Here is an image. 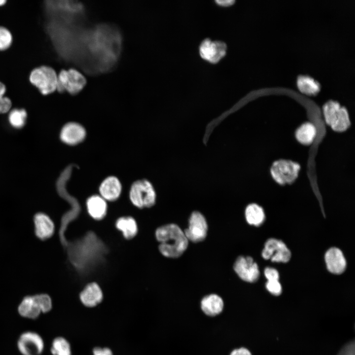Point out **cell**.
Returning a JSON list of instances; mask_svg holds the SVG:
<instances>
[{
    "instance_id": "1",
    "label": "cell",
    "mask_w": 355,
    "mask_h": 355,
    "mask_svg": "<svg viewBox=\"0 0 355 355\" xmlns=\"http://www.w3.org/2000/svg\"><path fill=\"white\" fill-rule=\"evenodd\" d=\"M119 31L107 24L85 29L83 38V63L88 72H104L116 63L121 48Z\"/></svg>"
},
{
    "instance_id": "2",
    "label": "cell",
    "mask_w": 355,
    "mask_h": 355,
    "mask_svg": "<svg viewBox=\"0 0 355 355\" xmlns=\"http://www.w3.org/2000/svg\"><path fill=\"white\" fill-rule=\"evenodd\" d=\"M155 236L159 243V252L167 258H177L181 256L188 246L189 241L183 230L175 223L158 227L155 231Z\"/></svg>"
},
{
    "instance_id": "3",
    "label": "cell",
    "mask_w": 355,
    "mask_h": 355,
    "mask_svg": "<svg viewBox=\"0 0 355 355\" xmlns=\"http://www.w3.org/2000/svg\"><path fill=\"white\" fill-rule=\"evenodd\" d=\"M323 113L325 123L333 132L342 133L350 128L351 122L348 111L338 102L330 100L325 103Z\"/></svg>"
},
{
    "instance_id": "4",
    "label": "cell",
    "mask_w": 355,
    "mask_h": 355,
    "mask_svg": "<svg viewBox=\"0 0 355 355\" xmlns=\"http://www.w3.org/2000/svg\"><path fill=\"white\" fill-rule=\"evenodd\" d=\"M29 80L42 95L47 96L56 91L58 74L51 66L42 65L31 71Z\"/></svg>"
},
{
    "instance_id": "5",
    "label": "cell",
    "mask_w": 355,
    "mask_h": 355,
    "mask_svg": "<svg viewBox=\"0 0 355 355\" xmlns=\"http://www.w3.org/2000/svg\"><path fill=\"white\" fill-rule=\"evenodd\" d=\"M301 165L297 162L281 159L273 162L270 174L273 180L281 186L293 184L297 179Z\"/></svg>"
},
{
    "instance_id": "6",
    "label": "cell",
    "mask_w": 355,
    "mask_h": 355,
    "mask_svg": "<svg viewBox=\"0 0 355 355\" xmlns=\"http://www.w3.org/2000/svg\"><path fill=\"white\" fill-rule=\"evenodd\" d=\"M129 198L132 204L137 208H149L155 204L156 193L149 181L145 179H140L132 185Z\"/></svg>"
},
{
    "instance_id": "7",
    "label": "cell",
    "mask_w": 355,
    "mask_h": 355,
    "mask_svg": "<svg viewBox=\"0 0 355 355\" xmlns=\"http://www.w3.org/2000/svg\"><path fill=\"white\" fill-rule=\"evenodd\" d=\"M85 76L74 69H62L58 74L56 91L62 93L67 92L74 95L79 93L86 84Z\"/></svg>"
},
{
    "instance_id": "8",
    "label": "cell",
    "mask_w": 355,
    "mask_h": 355,
    "mask_svg": "<svg viewBox=\"0 0 355 355\" xmlns=\"http://www.w3.org/2000/svg\"><path fill=\"white\" fill-rule=\"evenodd\" d=\"M208 225L204 215L200 212L193 211L188 220V227L183 230L188 241L199 243L207 237Z\"/></svg>"
},
{
    "instance_id": "9",
    "label": "cell",
    "mask_w": 355,
    "mask_h": 355,
    "mask_svg": "<svg viewBox=\"0 0 355 355\" xmlns=\"http://www.w3.org/2000/svg\"><path fill=\"white\" fill-rule=\"evenodd\" d=\"M17 345L22 355H39L44 348V341L41 336L31 331L24 332L20 335Z\"/></svg>"
},
{
    "instance_id": "10",
    "label": "cell",
    "mask_w": 355,
    "mask_h": 355,
    "mask_svg": "<svg viewBox=\"0 0 355 355\" xmlns=\"http://www.w3.org/2000/svg\"><path fill=\"white\" fill-rule=\"evenodd\" d=\"M233 269L241 280L248 283L256 282L260 276L257 263L248 256L238 257L234 263Z\"/></svg>"
},
{
    "instance_id": "11",
    "label": "cell",
    "mask_w": 355,
    "mask_h": 355,
    "mask_svg": "<svg viewBox=\"0 0 355 355\" xmlns=\"http://www.w3.org/2000/svg\"><path fill=\"white\" fill-rule=\"evenodd\" d=\"M262 256L264 259H271L272 262L286 263L290 260L291 254L283 242L271 238L265 243Z\"/></svg>"
},
{
    "instance_id": "12",
    "label": "cell",
    "mask_w": 355,
    "mask_h": 355,
    "mask_svg": "<svg viewBox=\"0 0 355 355\" xmlns=\"http://www.w3.org/2000/svg\"><path fill=\"white\" fill-rule=\"evenodd\" d=\"M226 44L220 40L212 41L205 39L199 47L200 56L204 59L212 63L218 62L226 54Z\"/></svg>"
},
{
    "instance_id": "13",
    "label": "cell",
    "mask_w": 355,
    "mask_h": 355,
    "mask_svg": "<svg viewBox=\"0 0 355 355\" xmlns=\"http://www.w3.org/2000/svg\"><path fill=\"white\" fill-rule=\"evenodd\" d=\"M36 236L44 241L51 238L55 233V226L51 218L43 213L35 214L33 218Z\"/></svg>"
},
{
    "instance_id": "14",
    "label": "cell",
    "mask_w": 355,
    "mask_h": 355,
    "mask_svg": "<svg viewBox=\"0 0 355 355\" xmlns=\"http://www.w3.org/2000/svg\"><path fill=\"white\" fill-rule=\"evenodd\" d=\"M201 312L207 317L214 318L223 311L225 303L222 298L216 293L204 296L200 304Z\"/></svg>"
},
{
    "instance_id": "15",
    "label": "cell",
    "mask_w": 355,
    "mask_h": 355,
    "mask_svg": "<svg viewBox=\"0 0 355 355\" xmlns=\"http://www.w3.org/2000/svg\"><path fill=\"white\" fill-rule=\"evenodd\" d=\"M86 136V131L80 124L70 122L65 124L60 133L61 141L67 144L75 145L82 142Z\"/></svg>"
},
{
    "instance_id": "16",
    "label": "cell",
    "mask_w": 355,
    "mask_h": 355,
    "mask_svg": "<svg viewBox=\"0 0 355 355\" xmlns=\"http://www.w3.org/2000/svg\"><path fill=\"white\" fill-rule=\"evenodd\" d=\"M100 195L106 201L113 202L118 199L122 192V185L118 178L110 176L105 178L99 187Z\"/></svg>"
},
{
    "instance_id": "17",
    "label": "cell",
    "mask_w": 355,
    "mask_h": 355,
    "mask_svg": "<svg viewBox=\"0 0 355 355\" xmlns=\"http://www.w3.org/2000/svg\"><path fill=\"white\" fill-rule=\"evenodd\" d=\"M328 270L334 274H341L346 268V261L342 251L337 248L329 249L325 254Z\"/></svg>"
},
{
    "instance_id": "18",
    "label": "cell",
    "mask_w": 355,
    "mask_h": 355,
    "mask_svg": "<svg viewBox=\"0 0 355 355\" xmlns=\"http://www.w3.org/2000/svg\"><path fill=\"white\" fill-rule=\"evenodd\" d=\"M86 205L87 213L93 219L100 221L106 216L107 203L100 195H94L89 197Z\"/></svg>"
},
{
    "instance_id": "19",
    "label": "cell",
    "mask_w": 355,
    "mask_h": 355,
    "mask_svg": "<svg viewBox=\"0 0 355 355\" xmlns=\"http://www.w3.org/2000/svg\"><path fill=\"white\" fill-rule=\"evenodd\" d=\"M81 302L86 306L94 307L100 303L103 298V293L99 284L95 282L85 285L79 294Z\"/></svg>"
},
{
    "instance_id": "20",
    "label": "cell",
    "mask_w": 355,
    "mask_h": 355,
    "mask_svg": "<svg viewBox=\"0 0 355 355\" xmlns=\"http://www.w3.org/2000/svg\"><path fill=\"white\" fill-rule=\"evenodd\" d=\"M19 315L25 318L35 319L42 313L36 295L23 298L18 307Z\"/></svg>"
},
{
    "instance_id": "21",
    "label": "cell",
    "mask_w": 355,
    "mask_h": 355,
    "mask_svg": "<svg viewBox=\"0 0 355 355\" xmlns=\"http://www.w3.org/2000/svg\"><path fill=\"white\" fill-rule=\"evenodd\" d=\"M115 227L121 232L123 238L127 240L134 239L138 234L139 227L135 218L131 216H122L118 218Z\"/></svg>"
},
{
    "instance_id": "22",
    "label": "cell",
    "mask_w": 355,
    "mask_h": 355,
    "mask_svg": "<svg viewBox=\"0 0 355 355\" xmlns=\"http://www.w3.org/2000/svg\"><path fill=\"white\" fill-rule=\"evenodd\" d=\"M317 133L315 125L310 122H305L295 130L294 136L296 141L303 146L310 145L315 140Z\"/></svg>"
},
{
    "instance_id": "23",
    "label": "cell",
    "mask_w": 355,
    "mask_h": 355,
    "mask_svg": "<svg viewBox=\"0 0 355 355\" xmlns=\"http://www.w3.org/2000/svg\"><path fill=\"white\" fill-rule=\"evenodd\" d=\"M245 215L247 222L255 226L261 225L265 217L263 208L256 203H250L246 207Z\"/></svg>"
},
{
    "instance_id": "24",
    "label": "cell",
    "mask_w": 355,
    "mask_h": 355,
    "mask_svg": "<svg viewBox=\"0 0 355 355\" xmlns=\"http://www.w3.org/2000/svg\"><path fill=\"white\" fill-rule=\"evenodd\" d=\"M297 85L299 90L303 94L315 95L320 90V84L318 81L308 75H300L297 78Z\"/></svg>"
},
{
    "instance_id": "25",
    "label": "cell",
    "mask_w": 355,
    "mask_h": 355,
    "mask_svg": "<svg viewBox=\"0 0 355 355\" xmlns=\"http://www.w3.org/2000/svg\"><path fill=\"white\" fill-rule=\"evenodd\" d=\"M51 352L53 355H71L69 342L61 337H57L53 341Z\"/></svg>"
},
{
    "instance_id": "26",
    "label": "cell",
    "mask_w": 355,
    "mask_h": 355,
    "mask_svg": "<svg viewBox=\"0 0 355 355\" xmlns=\"http://www.w3.org/2000/svg\"><path fill=\"white\" fill-rule=\"evenodd\" d=\"M27 117V113L25 109L14 108L10 111L8 120L13 127L20 128L25 125Z\"/></svg>"
},
{
    "instance_id": "27",
    "label": "cell",
    "mask_w": 355,
    "mask_h": 355,
    "mask_svg": "<svg viewBox=\"0 0 355 355\" xmlns=\"http://www.w3.org/2000/svg\"><path fill=\"white\" fill-rule=\"evenodd\" d=\"M13 42L11 32L6 27L0 26V51L8 49Z\"/></svg>"
},
{
    "instance_id": "28",
    "label": "cell",
    "mask_w": 355,
    "mask_h": 355,
    "mask_svg": "<svg viewBox=\"0 0 355 355\" xmlns=\"http://www.w3.org/2000/svg\"><path fill=\"white\" fill-rule=\"evenodd\" d=\"M6 88L4 84L0 81V114L9 111L12 105L11 99L5 96Z\"/></svg>"
},
{
    "instance_id": "29",
    "label": "cell",
    "mask_w": 355,
    "mask_h": 355,
    "mask_svg": "<svg viewBox=\"0 0 355 355\" xmlns=\"http://www.w3.org/2000/svg\"><path fill=\"white\" fill-rule=\"evenodd\" d=\"M42 313H47L52 308V303L51 297L47 294H36Z\"/></svg>"
},
{
    "instance_id": "30",
    "label": "cell",
    "mask_w": 355,
    "mask_h": 355,
    "mask_svg": "<svg viewBox=\"0 0 355 355\" xmlns=\"http://www.w3.org/2000/svg\"><path fill=\"white\" fill-rule=\"evenodd\" d=\"M266 287L268 291L275 296H278L282 293V286L279 280L267 281Z\"/></svg>"
},
{
    "instance_id": "31",
    "label": "cell",
    "mask_w": 355,
    "mask_h": 355,
    "mask_svg": "<svg viewBox=\"0 0 355 355\" xmlns=\"http://www.w3.org/2000/svg\"><path fill=\"white\" fill-rule=\"evenodd\" d=\"M264 275L267 281L279 280V279L278 271L273 268H266L264 270Z\"/></svg>"
},
{
    "instance_id": "32",
    "label": "cell",
    "mask_w": 355,
    "mask_h": 355,
    "mask_svg": "<svg viewBox=\"0 0 355 355\" xmlns=\"http://www.w3.org/2000/svg\"><path fill=\"white\" fill-rule=\"evenodd\" d=\"M337 355H355L354 341L346 345L339 352Z\"/></svg>"
},
{
    "instance_id": "33",
    "label": "cell",
    "mask_w": 355,
    "mask_h": 355,
    "mask_svg": "<svg viewBox=\"0 0 355 355\" xmlns=\"http://www.w3.org/2000/svg\"><path fill=\"white\" fill-rule=\"evenodd\" d=\"M229 355H252V354L247 348L239 347L233 349Z\"/></svg>"
},
{
    "instance_id": "34",
    "label": "cell",
    "mask_w": 355,
    "mask_h": 355,
    "mask_svg": "<svg viewBox=\"0 0 355 355\" xmlns=\"http://www.w3.org/2000/svg\"><path fill=\"white\" fill-rule=\"evenodd\" d=\"M94 355H112L111 351L107 348L96 347L93 350Z\"/></svg>"
},
{
    "instance_id": "35",
    "label": "cell",
    "mask_w": 355,
    "mask_h": 355,
    "mask_svg": "<svg viewBox=\"0 0 355 355\" xmlns=\"http://www.w3.org/2000/svg\"><path fill=\"white\" fill-rule=\"evenodd\" d=\"M216 2L219 5L227 6L233 4L235 1L232 0H216Z\"/></svg>"
},
{
    "instance_id": "36",
    "label": "cell",
    "mask_w": 355,
    "mask_h": 355,
    "mask_svg": "<svg viewBox=\"0 0 355 355\" xmlns=\"http://www.w3.org/2000/svg\"><path fill=\"white\" fill-rule=\"evenodd\" d=\"M7 2V0H0V7L3 6Z\"/></svg>"
}]
</instances>
